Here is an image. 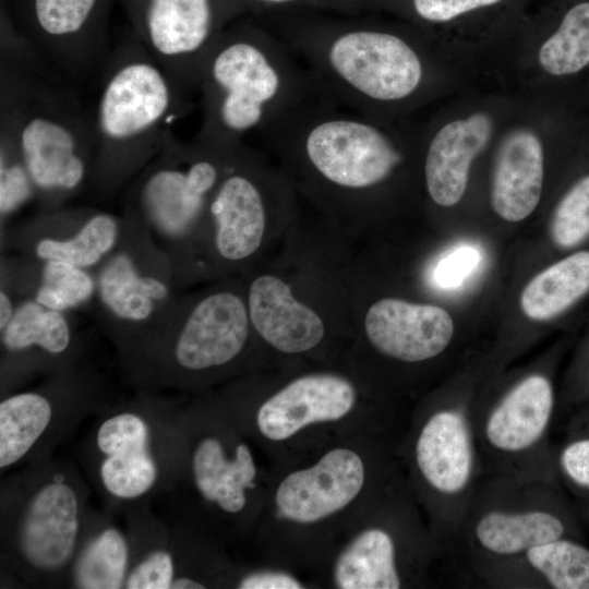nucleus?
Wrapping results in <instances>:
<instances>
[{"label": "nucleus", "instance_id": "f257e3e1", "mask_svg": "<svg viewBox=\"0 0 589 589\" xmlns=\"http://www.w3.org/2000/svg\"><path fill=\"white\" fill-rule=\"evenodd\" d=\"M0 140L19 155L43 211L63 206L91 182L95 140L81 86L11 27L1 35Z\"/></svg>", "mask_w": 589, "mask_h": 589}, {"label": "nucleus", "instance_id": "f03ea898", "mask_svg": "<svg viewBox=\"0 0 589 589\" xmlns=\"http://www.w3.org/2000/svg\"><path fill=\"white\" fill-rule=\"evenodd\" d=\"M316 93L308 70L273 31L256 16L238 17L203 62L196 135L224 146L243 145Z\"/></svg>", "mask_w": 589, "mask_h": 589}, {"label": "nucleus", "instance_id": "7ed1b4c3", "mask_svg": "<svg viewBox=\"0 0 589 589\" xmlns=\"http://www.w3.org/2000/svg\"><path fill=\"white\" fill-rule=\"evenodd\" d=\"M89 105L95 140L89 185L110 195L158 154L190 108L185 94L136 38L113 46Z\"/></svg>", "mask_w": 589, "mask_h": 589}, {"label": "nucleus", "instance_id": "20e7f679", "mask_svg": "<svg viewBox=\"0 0 589 589\" xmlns=\"http://www.w3.org/2000/svg\"><path fill=\"white\" fill-rule=\"evenodd\" d=\"M89 489L73 462L51 458L2 481L1 570L15 584H68L92 515Z\"/></svg>", "mask_w": 589, "mask_h": 589}, {"label": "nucleus", "instance_id": "39448f33", "mask_svg": "<svg viewBox=\"0 0 589 589\" xmlns=\"http://www.w3.org/2000/svg\"><path fill=\"white\" fill-rule=\"evenodd\" d=\"M139 389L110 401L85 435L80 458L106 509L125 514L168 494L180 472L181 421L171 399Z\"/></svg>", "mask_w": 589, "mask_h": 589}, {"label": "nucleus", "instance_id": "423d86ee", "mask_svg": "<svg viewBox=\"0 0 589 589\" xmlns=\"http://www.w3.org/2000/svg\"><path fill=\"white\" fill-rule=\"evenodd\" d=\"M266 144L317 184L357 194L384 183L404 154L373 116L316 94L273 125Z\"/></svg>", "mask_w": 589, "mask_h": 589}, {"label": "nucleus", "instance_id": "0eeeda50", "mask_svg": "<svg viewBox=\"0 0 589 589\" xmlns=\"http://www.w3.org/2000/svg\"><path fill=\"white\" fill-rule=\"evenodd\" d=\"M550 480L485 477L459 528V567L493 584L529 549L564 537L580 538L573 510Z\"/></svg>", "mask_w": 589, "mask_h": 589}, {"label": "nucleus", "instance_id": "6e6552de", "mask_svg": "<svg viewBox=\"0 0 589 589\" xmlns=\"http://www.w3.org/2000/svg\"><path fill=\"white\" fill-rule=\"evenodd\" d=\"M249 329L247 304L236 292H212L188 308L178 300L121 365L139 389L171 390L190 375L230 363L243 350Z\"/></svg>", "mask_w": 589, "mask_h": 589}, {"label": "nucleus", "instance_id": "1a4fd4ad", "mask_svg": "<svg viewBox=\"0 0 589 589\" xmlns=\"http://www.w3.org/2000/svg\"><path fill=\"white\" fill-rule=\"evenodd\" d=\"M240 146H224L197 135L185 142L172 133L124 188V213L145 225L173 261L202 226Z\"/></svg>", "mask_w": 589, "mask_h": 589}, {"label": "nucleus", "instance_id": "9d476101", "mask_svg": "<svg viewBox=\"0 0 589 589\" xmlns=\"http://www.w3.org/2000/svg\"><path fill=\"white\" fill-rule=\"evenodd\" d=\"M122 216L118 244L93 271L96 289L91 303L120 360L166 321L179 300L169 253L140 220Z\"/></svg>", "mask_w": 589, "mask_h": 589}, {"label": "nucleus", "instance_id": "9b49d317", "mask_svg": "<svg viewBox=\"0 0 589 589\" xmlns=\"http://www.w3.org/2000/svg\"><path fill=\"white\" fill-rule=\"evenodd\" d=\"M109 402L101 381L81 362L47 375L29 389L1 395V472L51 458L87 416Z\"/></svg>", "mask_w": 589, "mask_h": 589}, {"label": "nucleus", "instance_id": "f8f14e48", "mask_svg": "<svg viewBox=\"0 0 589 589\" xmlns=\"http://www.w3.org/2000/svg\"><path fill=\"white\" fill-rule=\"evenodd\" d=\"M111 0H11V28L47 64L82 86L106 67L113 45Z\"/></svg>", "mask_w": 589, "mask_h": 589}, {"label": "nucleus", "instance_id": "ddd939ff", "mask_svg": "<svg viewBox=\"0 0 589 589\" xmlns=\"http://www.w3.org/2000/svg\"><path fill=\"white\" fill-rule=\"evenodd\" d=\"M248 10L239 0H140L135 36L188 95L220 33Z\"/></svg>", "mask_w": 589, "mask_h": 589}, {"label": "nucleus", "instance_id": "4468645a", "mask_svg": "<svg viewBox=\"0 0 589 589\" xmlns=\"http://www.w3.org/2000/svg\"><path fill=\"white\" fill-rule=\"evenodd\" d=\"M414 461L422 480L445 507L448 548L454 554L459 528L485 474L476 413L464 405L434 410L418 432Z\"/></svg>", "mask_w": 589, "mask_h": 589}, {"label": "nucleus", "instance_id": "2eb2a0df", "mask_svg": "<svg viewBox=\"0 0 589 589\" xmlns=\"http://www.w3.org/2000/svg\"><path fill=\"white\" fill-rule=\"evenodd\" d=\"M555 395L540 373L514 384L484 413L476 414V430L485 477H525L522 462L540 452L553 420Z\"/></svg>", "mask_w": 589, "mask_h": 589}, {"label": "nucleus", "instance_id": "dca6fc26", "mask_svg": "<svg viewBox=\"0 0 589 589\" xmlns=\"http://www.w3.org/2000/svg\"><path fill=\"white\" fill-rule=\"evenodd\" d=\"M12 297L14 313L0 328L1 395L36 374L47 376L71 368L83 354V342L68 312L47 308L31 296Z\"/></svg>", "mask_w": 589, "mask_h": 589}, {"label": "nucleus", "instance_id": "f3484780", "mask_svg": "<svg viewBox=\"0 0 589 589\" xmlns=\"http://www.w3.org/2000/svg\"><path fill=\"white\" fill-rule=\"evenodd\" d=\"M123 216L92 207L45 209L9 235L8 243L36 261L64 262L93 271L121 237Z\"/></svg>", "mask_w": 589, "mask_h": 589}, {"label": "nucleus", "instance_id": "a211bd4d", "mask_svg": "<svg viewBox=\"0 0 589 589\" xmlns=\"http://www.w3.org/2000/svg\"><path fill=\"white\" fill-rule=\"evenodd\" d=\"M254 153L247 144L237 151L207 207L213 244L221 260L237 262L260 248L267 219V197Z\"/></svg>", "mask_w": 589, "mask_h": 589}, {"label": "nucleus", "instance_id": "6ab92c4d", "mask_svg": "<svg viewBox=\"0 0 589 589\" xmlns=\"http://www.w3.org/2000/svg\"><path fill=\"white\" fill-rule=\"evenodd\" d=\"M364 477L360 456L336 448L311 468L287 476L277 489L276 505L287 519L315 522L347 506L361 491Z\"/></svg>", "mask_w": 589, "mask_h": 589}, {"label": "nucleus", "instance_id": "aec40b11", "mask_svg": "<svg viewBox=\"0 0 589 589\" xmlns=\"http://www.w3.org/2000/svg\"><path fill=\"white\" fill-rule=\"evenodd\" d=\"M364 327L380 352L409 363L440 356L454 336L453 320L444 309L394 298L372 304Z\"/></svg>", "mask_w": 589, "mask_h": 589}, {"label": "nucleus", "instance_id": "412c9836", "mask_svg": "<svg viewBox=\"0 0 589 589\" xmlns=\"http://www.w3.org/2000/svg\"><path fill=\"white\" fill-rule=\"evenodd\" d=\"M356 401L352 384L333 374H313L290 382L257 410L260 432L273 441L286 440L302 428L346 416Z\"/></svg>", "mask_w": 589, "mask_h": 589}, {"label": "nucleus", "instance_id": "4be33fe9", "mask_svg": "<svg viewBox=\"0 0 589 589\" xmlns=\"http://www.w3.org/2000/svg\"><path fill=\"white\" fill-rule=\"evenodd\" d=\"M247 308L255 330L279 351H308L324 336L321 317L297 301L290 287L276 276L262 275L251 283Z\"/></svg>", "mask_w": 589, "mask_h": 589}, {"label": "nucleus", "instance_id": "5701e85b", "mask_svg": "<svg viewBox=\"0 0 589 589\" xmlns=\"http://www.w3.org/2000/svg\"><path fill=\"white\" fill-rule=\"evenodd\" d=\"M491 132V119L474 113L445 124L434 134L424 160L425 185L434 203L448 207L460 201L471 161L488 144Z\"/></svg>", "mask_w": 589, "mask_h": 589}, {"label": "nucleus", "instance_id": "b1692460", "mask_svg": "<svg viewBox=\"0 0 589 589\" xmlns=\"http://www.w3.org/2000/svg\"><path fill=\"white\" fill-rule=\"evenodd\" d=\"M543 182V151L538 136L516 130L503 141L492 180L491 203L507 221H520L537 207Z\"/></svg>", "mask_w": 589, "mask_h": 589}, {"label": "nucleus", "instance_id": "393cba45", "mask_svg": "<svg viewBox=\"0 0 589 589\" xmlns=\"http://www.w3.org/2000/svg\"><path fill=\"white\" fill-rule=\"evenodd\" d=\"M188 469L199 495L228 515L244 508L245 491L254 488L256 468L244 443L237 444L229 457L219 437L204 435L188 453Z\"/></svg>", "mask_w": 589, "mask_h": 589}, {"label": "nucleus", "instance_id": "a878e982", "mask_svg": "<svg viewBox=\"0 0 589 589\" xmlns=\"http://www.w3.org/2000/svg\"><path fill=\"white\" fill-rule=\"evenodd\" d=\"M111 512L92 513L72 563L68 587L121 589L132 563V540L111 517Z\"/></svg>", "mask_w": 589, "mask_h": 589}, {"label": "nucleus", "instance_id": "bb28decb", "mask_svg": "<svg viewBox=\"0 0 589 589\" xmlns=\"http://www.w3.org/2000/svg\"><path fill=\"white\" fill-rule=\"evenodd\" d=\"M334 575L341 589L400 588L392 534L381 528L362 531L337 558Z\"/></svg>", "mask_w": 589, "mask_h": 589}, {"label": "nucleus", "instance_id": "cd10ccee", "mask_svg": "<svg viewBox=\"0 0 589 589\" xmlns=\"http://www.w3.org/2000/svg\"><path fill=\"white\" fill-rule=\"evenodd\" d=\"M589 291V251H580L549 266L524 289V313L538 321L552 318Z\"/></svg>", "mask_w": 589, "mask_h": 589}, {"label": "nucleus", "instance_id": "c85d7f7f", "mask_svg": "<svg viewBox=\"0 0 589 589\" xmlns=\"http://www.w3.org/2000/svg\"><path fill=\"white\" fill-rule=\"evenodd\" d=\"M525 566L522 576L534 575L553 589H589V546L578 538L564 537L529 549L512 564L503 578L515 567L509 579Z\"/></svg>", "mask_w": 589, "mask_h": 589}, {"label": "nucleus", "instance_id": "c756f323", "mask_svg": "<svg viewBox=\"0 0 589 589\" xmlns=\"http://www.w3.org/2000/svg\"><path fill=\"white\" fill-rule=\"evenodd\" d=\"M541 67L553 75L580 71L589 63V2L573 7L539 51Z\"/></svg>", "mask_w": 589, "mask_h": 589}, {"label": "nucleus", "instance_id": "7c9ffc66", "mask_svg": "<svg viewBox=\"0 0 589 589\" xmlns=\"http://www.w3.org/2000/svg\"><path fill=\"white\" fill-rule=\"evenodd\" d=\"M589 236V176L581 178L558 203L551 223V237L563 249Z\"/></svg>", "mask_w": 589, "mask_h": 589}, {"label": "nucleus", "instance_id": "2f4dec72", "mask_svg": "<svg viewBox=\"0 0 589 589\" xmlns=\"http://www.w3.org/2000/svg\"><path fill=\"white\" fill-rule=\"evenodd\" d=\"M36 200L32 180L13 147L0 140V215L1 221Z\"/></svg>", "mask_w": 589, "mask_h": 589}, {"label": "nucleus", "instance_id": "473e14b6", "mask_svg": "<svg viewBox=\"0 0 589 589\" xmlns=\"http://www.w3.org/2000/svg\"><path fill=\"white\" fill-rule=\"evenodd\" d=\"M574 436L560 449L556 467L565 482L589 497V433L573 429Z\"/></svg>", "mask_w": 589, "mask_h": 589}, {"label": "nucleus", "instance_id": "72a5a7b5", "mask_svg": "<svg viewBox=\"0 0 589 589\" xmlns=\"http://www.w3.org/2000/svg\"><path fill=\"white\" fill-rule=\"evenodd\" d=\"M255 13L311 10L338 14H358L364 7L362 0H239Z\"/></svg>", "mask_w": 589, "mask_h": 589}, {"label": "nucleus", "instance_id": "f704fd0d", "mask_svg": "<svg viewBox=\"0 0 589 589\" xmlns=\"http://www.w3.org/2000/svg\"><path fill=\"white\" fill-rule=\"evenodd\" d=\"M480 261L481 253L478 249L459 245L436 264L434 280L442 288H456L476 271Z\"/></svg>", "mask_w": 589, "mask_h": 589}, {"label": "nucleus", "instance_id": "c9c22d12", "mask_svg": "<svg viewBox=\"0 0 589 589\" xmlns=\"http://www.w3.org/2000/svg\"><path fill=\"white\" fill-rule=\"evenodd\" d=\"M498 1L501 0H411V5L420 19L440 23Z\"/></svg>", "mask_w": 589, "mask_h": 589}, {"label": "nucleus", "instance_id": "e433bc0d", "mask_svg": "<svg viewBox=\"0 0 589 589\" xmlns=\"http://www.w3.org/2000/svg\"><path fill=\"white\" fill-rule=\"evenodd\" d=\"M240 589H300L301 584L292 576L280 572H259L244 576L238 584Z\"/></svg>", "mask_w": 589, "mask_h": 589}, {"label": "nucleus", "instance_id": "4c0bfd02", "mask_svg": "<svg viewBox=\"0 0 589 589\" xmlns=\"http://www.w3.org/2000/svg\"><path fill=\"white\" fill-rule=\"evenodd\" d=\"M15 309V300L4 288H0V328L11 320Z\"/></svg>", "mask_w": 589, "mask_h": 589}, {"label": "nucleus", "instance_id": "58836bf2", "mask_svg": "<svg viewBox=\"0 0 589 589\" xmlns=\"http://www.w3.org/2000/svg\"><path fill=\"white\" fill-rule=\"evenodd\" d=\"M586 521L589 525V498H588V505L586 507Z\"/></svg>", "mask_w": 589, "mask_h": 589}, {"label": "nucleus", "instance_id": "ea45409f", "mask_svg": "<svg viewBox=\"0 0 589 589\" xmlns=\"http://www.w3.org/2000/svg\"><path fill=\"white\" fill-rule=\"evenodd\" d=\"M363 4H365L368 2V0H362Z\"/></svg>", "mask_w": 589, "mask_h": 589}]
</instances>
